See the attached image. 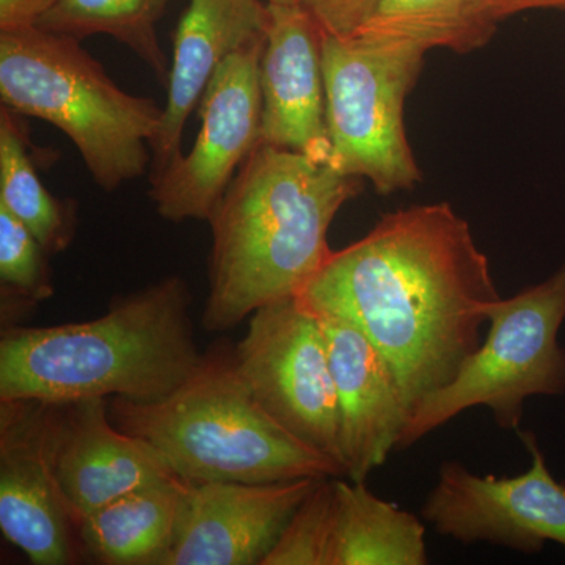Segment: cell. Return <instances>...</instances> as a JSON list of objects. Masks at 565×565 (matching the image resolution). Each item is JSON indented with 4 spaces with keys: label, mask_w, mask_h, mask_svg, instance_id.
<instances>
[{
    "label": "cell",
    "mask_w": 565,
    "mask_h": 565,
    "mask_svg": "<svg viewBox=\"0 0 565 565\" xmlns=\"http://www.w3.org/2000/svg\"><path fill=\"white\" fill-rule=\"evenodd\" d=\"M299 297L373 343L408 418L481 345L487 308L501 299L470 223L449 203L385 214L362 239L333 252Z\"/></svg>",
    "instance_id": "1"
},
{
    "label": "cell",
    "mask_w": 565,
    "mask_h": 565,
    "mask_svg": "<svg viewBox=\"0 0 565 565\" xmlns=\"http://www.w3.org/2000/svg\"><path fill=\"white\" fill-rule=\"evenodd\" d=\"M360 178L258 143L212 212L204 330L223 333L264 305L299 296L332 256L327 234Z\"/></svg>",
    "instance_id": "2"
},
{
    "label": "cell",
    "mask_w": 565,
    "mask_h": 565,
    "mask_svg": "<svg viewBox=\"0 0 565 565\" xmlns=\"http://www.w3.org/2000/svg\"><path fill=\"white\" fill-rule=\"evenodd\" d=\"M191 300L188 282L172 275L121 297L90 321L3 330L0 401L163 399L203 360Z\"/></svg>",
    "instance_id": "3"
},
{
    "label": "cell",
    "mask_w": 565,
    "mask_h": 565,
    "mask_svg": "<svg viewBox=\"0 0 565 565\" xmlns=\"http://www.w3.org/2000/svg\"><path fill=\"white\" fill-rule=\"evenodd\" d=\"M109 414L122 433L154 446L184 482L345 476L270 418L225 353L203 355L191 377L156 403L111 397Z\"/></svg>",
    "instance_id": "4"
},
{
    "label": "cell",
    "mask_w": 565,
    "mask_h": 565,
    "mask_svg": "<svg viewBox=\"0 0 565 565\" xmlns=\"http://www.w3.org/2000/svg\"><path fill=\"white\" fill-rule=\"evenodd\" d=\"M0 99L66 134L104 192L151 169L163 107L121 90L81 41L36 28L0 33Z\"/></svg>",
    "instance_id": "5"
},
{
    "label": "cell",
    "mask_w": 565,
    "mask_h": 565,
    "mask_svg": "<svg viewBox=\"0 0 565 565\" xmlns=\"http://www.w3.org/2000/svg\"><path fill=\"white\" fill-rule=\"evenodd\" d=\"M484 343L456 377L430 394L405 424L397 451L475 407L492 412L505 430H520L525 403L565 394V349L557 341L565 321V263L537 285L490 305Z\"/></svg>",
    "instance_id": "6"
},
{
    "label": "cell",
    "mask_w": 565,
    "mask_h": 565,
    "mask_svg": "<svg viewBox=\"0 0 565 565\" xmlns=\"http://www.w3.org/2000/svg\"><path fill=\"white\" fill-rule=\"evenodd\" d=\"M426 52L411 41L323 32L330 166L373 182L381 195L412 191L423 181L405 134L404 106Z\"/></svg>",
    "instance_id": "7"
},
{
    "label": "cell",
    "mask_w": 565,
    "mask_h": 565,
    "mask_svg": "<svg viewBox=\"0 0 565 565\" xmlns=\"http://www.w3.org/2000/svg\"><path fill=\"white\" fill-rule=\"evenodd\" d=\"M248 319L247 333L233 353L237 373L286 433L344 468L321 318L294 296L264 305Z\"/></svg>",
    "instance_id": "8"
},
{
    "label": "cell",
    "mask_w": 565,
    "mask_h": 565,
    "mask_svg": "<svg viewBox=\"0 0 565 565\" xmlns=\"http://www.w3.org/2000/svg\"><path fill=\"white\" fill-rule=\"evenodd\" d=\"M531 456L525 473L479 476L448 460L422 508L424 522L463 545L504 546L535 555L546 542L565 546V484L556 481L533 433H520Z\"/></svg>",
    "instance_id": "9"
},
{
    "label": "cell",
    "mask_w": 565,
    "mask_h": 565,
    "mask_svg": "<svg viewBox=\"0 0 565 565\" xmlns=\"http://www.w3.org/2000/svg\"><path fill=\"white\" fill-rule=\"evenodd\" d=\"M266 41L234 52L199 104L200 131L188 154L150 178V196L166 221H210L237 170L262 136L259 62Z\"/></svg>",
    "instance_id": "10"
},
{
    "label": "cell",
    "mask_w": 565,
    "mask_h": 565,
    "mask_svg": "<svg viewBox=\"0 0 565 565\" xmlns=\"http://www.w3.org/2000/svg\"><path fill=\"white\" fill-rule=\"evenodd\" d=\"M62 405L0 401V530L35 565L76 563L79 525L55 468Z\"/></svg>",
    "instance_id": "11"
},
{
    "label": "cell",
    "mask_w": 565,
    "mask_h": 565,
    "mask_svg": "<svg viewBox=\"0 0 565 565\" xmlns=\"http://www.w3.org/2000/svg\"><path fill=\"white\" fill-rule=\"evenodd\" d=\"M321 479L185 482L163 565H263Z\"/></svg>",
    "instance_id": "12"
},
{
    "label": "cell",
    "mask_w": 565,
    "mask_h": 565,
    "mask_svg": "<svg viewBox=\"0 0 565 565\" xmlns=\"http://www.w3.org/2000/svg\"><path fill=\"white\" fill-rule=\"evenodd\" d=\"M267 6L270 22L259 62V143L330 163L322 28L302 2Z\"/></svg>",
    "instance_id": "13"
},
{
    "label": "cell",
    "mask_w": 565,
    "mask_h": 565,
    "mask_svg": "<svg viewBox=\"0 0 565 565\" xmlns=\"http://www.w3.org/2000/svg\"><path fill=\"white\" fill-rule=\"evenodd\" d=\"M270 13L263 0H191L173 40L167 103L151 143L150 178L180 158L182 134L204 90L234 52L267 39Z\"/></svg>",
    "instance_id": "14"
},
{
    "label": "cell",
    "mask_w": 565,
    "mask_h": 565,
    "mask_svg": "<svg viewBox=\"0 0 565 565\" xmlns=\"http://www.w3.org/2000/svg\"><path fill=\"white\" fill-rule=\"evenodd\" d=\"M55 468L77 525L122 494L178 478L154 446L115 426L104 397L62 404Z\"/></svg>",
    "instance_id": "15"
},
{
    "label": "cell",
    "mask_w": 565,
    "mask_h": 565,
    "mask_svg": "<svg viewBox=\"0 0 565 565\" xmlns=\"http://www.w3.org/2000/svg\"><path fill=\"white\" fill-rule=\"evenodd\" d=\"M318 316L337 386L345 478L366 481L396 449L408 412L392 370L373 343L352 323Z\"/></svg>",
    "instance_id": "16"
},
{
    "label": "cell",
    "mask_w": 565,
    "mask_h": 565,
    "mask_svg": "<svg viewBox=\"0 0 565 565\" xmlns=\"http://www.w3.org/2000/svg\"><path fill=\"white\" fill-rule=\"evenodd\" d=\"M184 484L173 478L104 504L84 516L79 541L102 564L163 565L172 548Z\"/></svg>",
    "instance_id": "17"
},
{
    "label": "cell",
    "mask_w": 565,
    "mask_h": 565,
    "mask_svg": "<svg viewBox=\"0 0 565 565\" xmlns=\"http://www.w3.org/2000/svg\"><path fill=\"white\" fill-rule=\"evenodd\" d=\"M426 526L382 500L364 481L334 478V522L329 565H426Z\"/></svg>",
    "instance_id": "18"
},
{
    "label": "cell",
    "mask_w": 565,
    "mask_h": 565,
    "mask_svg": "<svg viewBox=\"0 0 565 565\" xmlns=\"http://www.w3.org/2000/svg\"><path fill=\"white\" fill-rule=\"evenodd\" d=\"M21 115L0 107V206L39 239L47 255L65 252L77 228V203L47 191L33 161Z\"/></svg>",
    "instance_id": "19"
},
{
    "label": "cell",
    "mask_w": 565,
    "mask_h": 565,
    "mask_svg": "<svg viewBox=\"0 0 565 565\" xmlns=\"http://www.w3.org/2000/svg\"><path fill=\"white\" fill-rule=\"evenodd\" d=\"M498 22L492 0H379L355 33L468 54L492 40Z\"/></svg>",
    "instance_id": "20"
},
{
    "label": "cell",
    "mask_w": 565,
    "mask_h": 565,
    "mask_svg": "<svg viewBox=\"0 0 565 565\" xmlns=\"http://www.w3.org/2000/svg\"><path fill=\"white\" fill-rule=\"evenodd\" d=\"M170 2L173 0H58L41 18L36 29L77 41L98 33L114 36L167 88L170 63L159 43L156 25Z\"/></svg>",
    "instance_id": "21"
},
{
    "label": "cell",
    "mask_w": 565,
    "mask_h": 565,
    "mask_svg": "<svg viewBox=\"0 0 565 565\" xmlns=\"http://www.w3.org/2000/svg\"><path fill=\"white\" fill-rule=\"evenodd\" d=\"M47 252L6 207L0 206V281L7 303L35 305L54 294ZM6 305V303H3Z\"/></svg>",
    "instance_id": "22"
},
{
    "label": "cell",
    "mask_w": 565,
    "mask_h": 565,
    "mask_svg": "<svg viewBox=\"0 0 565 565\" xmlns=\"http://www.w3.org/2000/svg\"><path fill=\"white\" fill-rule=\"evenodd\" d=\"M334 478H322L291 516L263 565H329Z\"/></svg>",
    "instance_id": "23"
},
{
    "label": "cell",
    "mask_w": 565,
    "mask_h": 565,
    "mask_svg": "<svg viewBox=\"0 0 565 565\" xmlns=\"http://www.w3.org/2000/svg\"><path fill=\"white\" fill-rule=\"evenodd\" d=\"M330 35H353L373 13L379 0H300Z\"/></svg>",
    "instance_id": "24"
},
{
    "label": "cell",
    "mask_w": 565,
    "mask_h": 565,
    "mask_svg": "<svg viewBox=\"0 0 565 565\" xmlns=\"http://www.w3.org/2000/svg\"><path fill=\"white\" fill-rule=\"evenodd\" d=\"M58 0H0V33L35 29Z\"/></svg>",
    "instance_id": "25"
},
{
    "label": "cell",
    "mask_w": 565,
    "mask_h": 565,
    "mask_svg": "<svg viewBox=\"0 0 565 565\" xmlns=\"http://www.w3.org/2000/svg\"><path fill=\"white\" fill-rule=\"evenodd\" d=\"M494 17L498 21L530 10H563L565 0H492Z\"/></svg>",
    "instance_id": "26"
},
{
    "label": "cell",
    "mask_w": 565,
    "mask_h": 565,
    "mask_svg": "<svg viewBox=\"0 0 565 565\" xmlns=\"http://www.w3.org/2000/svg\"><path fill=\"white\" fill-rule=\"evenodd\" d=\"M266 3H274V6H289V3H297L300 0H264Z\"/></svg>",
    "instance_id": "27"
}]
</instances>
